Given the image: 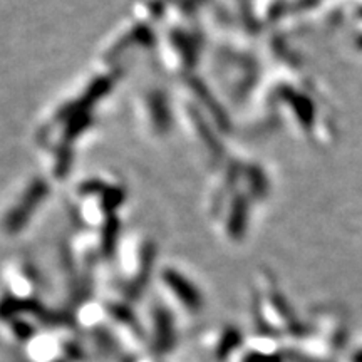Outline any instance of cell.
<instances>
[{"mask_svg": "<svg viewBox=\"0 0 362 362\" xmlns=\"http://www.w3.org/2000/svg\"><path fill=\"white\" fill-rule=\"evenodd\" d=\"M356 361H357V362H362V354H361L359 357H357V359H356Z\"/></svg>", "mask_w": 362, "mask_h": 362, "instance_id": "cell-1", "label": "cell"}]
</instances>
